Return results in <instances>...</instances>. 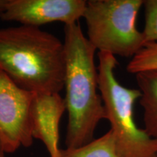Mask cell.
Listing matches in <instances>:
<instances>
[{"label":"cell","mask_w":157,"mask_h":157,"mask_svg":"<svg viewBox=\"0 0 157 157\" xmlns=\"http://www.w3.org/2000/svg\"><path fill=\"white\" fill-rule=\"evenodd\" d=\"M64 99L68 113L66 148H78L94 140L100 121L106 119L101 94L98 93L96 49L84 36L78 23L65 25Z\"/></svg>","instance_id":"6da1fadb"},{"label":"cell","mask_w":157,"mask_h":157,"mask_svg":"<svg viewBox=\"0 0 157 157\" xmlns=\"http://www.w3.org/2000/svg\"><path fill=\"white\" fill-rule=\"evenodd\" d=\"M0 68L23 90L59 93L64 88L63 42L38 27L0 29Z\"/></svg>","instance_id":"7a4b0ae2"},{"label":"cell","mask_w":157,"mask_h":157,"mask_svg":"<svg viewBox=\"0 0 157 157\" xmlns=\"http://www.w3.org/2000/svg\"><path fill=\"white\" fill-rule=\"evenodd\" d=\"M98 89L120 157H157V140L135 123L134 105L140 90L124 87L115 76V56L99 52Z\"/></svg>","instance_id":"3957f363"},{"label":"cell","mask_w":157,"mask_h":157,"mask_svg":"<svg viewBox=\"0 0 157 157\" xmlns=\"http://www.w3.org/2000/svg\"><path fill=\"white\" fill-rule=\"evenodd\" d=\"M143 0H89L83 18L87 39L99 52L129 58L146 44L137 28L138 12Z\"/></svg>","instance_id":"277c9868"},{"label":"cell","mask_w":157,"mask_h":157,"mask_svg":"<svg viewBox=\"0 0 157 157\" xmlns=\"http://www.w3.org/2000/svg\"><path fill=\"white\" fill-rule=\"evenodd\" d=\"M34 93L20 87L0 68V140L5 154L31 146Z\"/></svg>","instance_id":"5b68a950"},{"label":"cell","mask_w":157,"mask_h":157,"mask_svg":"<svg viewBox=\"0 0 157 157\" xmlns=\"http://www.w3.org/2000/svg\"><path fill=\"white\" fill-rule=\"evenodd\" d=\"M85 0H9L2 20L38 27L61 22L74 24L83 17Z\"/></svg>","instance_id":"8992f818"},{"label":"cell","mask_w":157,"mask_h":157,"mask_svg":"<svg viewBox=\"0 0 157 157\" xmlns=\"http://www.w3.org/2000/svg\"><path fill=\"white\" fill-rule=\"evenodd\" d=\"M66 111L59 93H35L31 107L32 135L41 140L50 157H60V121Z\"/></svg>","instance_id":"52a82bcc"},{"label":"cell","mask_w":157,"mask_h":157,"mask_svg":"<svg viewBox=\"0 0 157 157\" xmlns=\"http://www.w3.org/2000/svg\"><path fill=\"white\" fill-rule=\"evenodd\" d=\"M141 96L140 104L143 110L144 129L157 140V70L136 74Z\"/></svg>","instance_id":"ba28073f"},{"label":"cell","mask_w":157,"mask_h":157,"mask_svg":"<svg viewBox=\"0 0 157 157\" xmlns=\"http://www.w3.org/2000/svg\"><path fill=\"white\" fill-rule=\"evenodd\" d=\"M60 157H120L111 130L83 146L61 149Z\"/></svg>","instance_id":"9c48e42d"},{"label":"cell","mask_w":157,"mask_h":157,"mask_svg":"<svg viewBox=\"0 0 157 157\" xmlns=\"http://www.w3.org/2000/svg\"><path fill=\"white\" fill-rule=\"evenodd\" d=\"M157 70V42H148L132 57L127 66V71L136 74Z\"/></svg>","instance_id":"30bf717a"},{"label":"cell","mask_w":157,"mask_h":157,"mask_svg":"<svg viewBox=\"0 0 157 157\" xmlns=\"http://www.w3.org/2000/svg\"><path fill=\"white\" fill-rule=\"evenodd\" d=\"M145 25L142 31L146 43L157 42V0L143 1Z\"/></svg>","instance_id":"8fae6325"},{"label":"cell","mask_w":157,"mask_h":157,"mask_svg":"<svg viewBox=\"0 0 157 157\" xmlns=\"http://www.w3.org/2000/svg\"><path fill=\"white\" fill-rule=\"evenodd\" d=\"M9 0H0V19L2 18L4 13L6 11V7Z\"/></svg>","instance_id":"7c38bea8"},{"label":"cell","mask_w":157,"mask_h":157,"mask_svg":"<svg viewBox=\"0 0 157 157\" xmlns=\"http://www.w3.org/2000/svg\"><path fill=\"white\" fill-rule=\"evenodd\" d=\"M0 157H5V152L3 149L2 144L1 140H0Z\"/></svg>","instance_id":"4fadbf2b"}]
</instances>
